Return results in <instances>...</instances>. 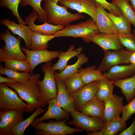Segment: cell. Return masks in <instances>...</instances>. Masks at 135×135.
<instances>
[{
	"label": "cell",
	"mask_w": 135,
	"mask_h": 135,
	"mask_svg": "<svg viewBox=\"0 0 135 135\" xmlns=\"http://www.w3.org/2000/svg\"><path fill=\"white\" fill-rule=\"evenodd\" d=\"M104 120L106 123L120 117L124 106L122 98L116 94L104 102Z\"/></svg>",
	"instance_id": "14"
},
{
	"label": "cell",
	"mask_w": 135,
	"mask_h": 135,
	"mask_svg": "<svg viewBox=\"0 0 135 135\" xmlns=\"http://www.w3.org/2000/svg\"><path fill=\"white\" fill-rule=\"evenodd\" d=\"M126 122L121 117L114 119L106 123L104 128L100 131L88 132V135H116L126 128Z\"/></svg>",
	"instance_id": "22"
},
{
	"label": "cell",
	"mask_w": 135,
	"mask_h": 135,
	"mask_svg": "<svg viewBox=\"0 0 135 135\" xmlns=\"http://www.w3.org/2000/svg\"><path fill=\"white\" fill-rule=\"evenodd\" d=\"M6 82L12 84H16V82L15 80L9 78H4L0 76V82Z\"/></svg>",
	"instance_id": "42"
},
{
	"label": "cell",
	"mask_w": 135,
	"mask_h": 135,
	"mask_svg": "<svg viewBox=\"0 0 135 135\" xmlns=\"http://www.w3.org/2000/svg\"><path fill=\"white\" fill-rule=\"evenodd\" d=\"M135 113V97L128 104L124 106L121 117L126 122Z\"/></svg>",
	"instance_id": "40"
},
{
	"label": "cell",
	"mask_w": 135,
	"mask_h": 135,
	"mask_svg": "<svg viewBox=\"0 0 135 135\" xmlns=\"http://www.w3.org/2000/svg\"><path fill=\"white\" fill-rule=\"evenodd\" d=\"M135 133V117L131 125L119 134L118 135H133Z\"/></svg>",
	"instance_id": "41"
},
{
	"label": "cell",
	"mask_w": 135,
	"mask_h": 135,
	"mask_svg": "<svg viewBox=\"0 0 135 135\" xmlns=\"http://www.w3.org/2000/svg\"><path fill=\"white\" fill-rule=\"evenodd\" d=\"M23 112L12 109L0 111V135H14V128L24 120Z\"/></svg>",
	"instance_id": "9"
},
{
	"label": "cell",
	"mask_w": 135,
	"mask_h": 135,
	"mask_svg": "<svg viewBox=\"0 0 135 135\" xmlns=\"http://www.w3.org/2000/svg\"><path fill=\"white\" fill-rule=\"evenodd\" d=\"M68 119L56 122L49 120L47 123L40 122L32 128L35 130L34 133L37 135H66L84 132L82 129L74 128L68 126L66 122Z\"/></svg>",
	"instance_id": "5"
},
{
	"label": "cell",
	"mask_w": 135,
	"mask_h": 135,
	"mask_svg": "<svg viewBox=\"0 0 135 135\" xmlns=\"http://www.w3.org/2000/svg\"><path fill=\"white\" fill-rule=\"evenodd\" d=\"M96 18L95 22L99 32L104 34H118L116 28L105 9L96 2Z\"/></svg>",
	"instance_id": "18"
},
{
	"label": "cell",
	"mask_w": 135,
	"mask_h": 135,
	"mask_svg": "<svg viewBox=\"0 0 135 135\" xmlns=\"http://www.w3.org/2000/svg\"><path fill=\"white\" fill-rule=\"evenodd\" d=\"M22 0H0V6L8 8L12 12L13 15L15 16L19 24L26 25L20 16L18 12V8L19 4Z\"/></svg>",
	"instance_id": "37"
},
{
	"label": "cell",
	"mask_w": 135,
	"mask_h": 135,
	"mask_svg": "<svg viewBox=\"0 0 135 135\" xmlns=\"http://www.w3.org/2000/svg\"><path fill=\"white\" fill-rule=\"evenodd\" d=\"M60 4L77 11L79 13H84L90 16L95 22L96 2L93 0H59Z\"/></svg>",
	"instance_id": "13"
},
{
	"label": "cell",
	"mask_w": 135,
	"mask_h": 135,
	"mask_svg": "<svg viewBox=\"0 0 135 135\" xmlns=\"http://www.w3.org/2000/svg\"><path fill=\"white\" fill-rule=\"evenodd\" d=\"M55 37L54 35L42 34L36 31H32L29 49L35 50H46L48 47V42Z\"/></svg>",
	"instance_id": "28"
},
{
	"label": "cell",
	"mask_w": 135,
	"mask_h": 135,
	"mask_svg": "<svg viewBox=\"0 0 135 135\" xmlns=\"http://www.w3.org/2000/svg\"><path fill=\"white\" fill-rule=\"evenodd\" d=\"M0 74L5 75L8 78L13 80L22 84H24L31 76L28 72H20L14 71L6 66L3 68L2 65L0 66Z\"/></svg>",
	"instance_id": "32"
},
{
	"label": "cell",
	"mask_w": 135,
	"mask_h": 135,
	"mask_svg": "<svg viewBox=\"0 0 135 135\" xmlns=\"http://www.w3.org/2000/svg\"><path fill=\"white\" fill-rule=\"evenodd\" d=\"M107 14L116 28L118 34H132L131 30V23L123 15L116 16L108 12Z\"/></svg>",
	"instance_id": "30"
},
{
	"label": "cell",
	"mask_w": 135,
	"mask_h": 135,
	"mask_svg": "<svg viewBox=\"0 0 135 135\" xmlns=\"http://www.w3.org/2000/svg\"><path fill=\"white\" fill-rule=\"evenodd\" d=\"M104 102L93 99L85 104L82 107L80 111L85 115L92 117H98L104 120Z\"/></svg>",
	"instance_id": "24"
},
{
	"label": "cell",
	"mask_w": 135,
	"mask_h": 135,
	"mask_svg": "<svg viewBox=\"0 0 135 135\" xmlns=\"http://www.w3.org/2000/svg\"><path fill=\"white\" fill-rule=\"evenodd\" d=\"M133 32L134 33V34L135 36V30H132Z\"/></svg>",
	"instance_id": "46"
},
{
	"label": "cell",
	"mask_w": 135,
	"mask_h": 135,
	"mask_svg": "<svg viewBox=\"0 0 135 135\" xmlns=\"http://www.w3.org/2000/svg\"><path fill=\"white\" fill-rule=\"evenodd\" d=\"M70 114L72 119L68 121L67 124L73 125L76 128L82 129L88 132L100 131L105 124L100 118L90 116L76 110L71 112Z\"/></svg>",
	"instance_id": "7"
},
{
	"label": "cell",
	"mask_w": 135,
	"mask_h": 135,
	"mask_svg": "<svg viewBox=\"0 0 135 135\" xmlns=\"http://www.w3.org/2000/svg\"><path fill=\"white\" fill-rule=\"evenodd\" d=\"M98 81L85 84L83 87L69 94L74 102L76 110L80 111L85 104L94 99L97 89Z\"/></svg>",
	"instance_id": "12"
},
{
	"label": "cell",
	"mask_w": 135,
	"mask_h": 135,
	"mask_svg": "<svg viewBox=\"0 0 135 135\" xmlns=\"http://www.w3.org/2000/svg\"><path fill=\"white\" fill-rule=\"evenodd\" d=\"M90 40L100 46L104 52L122 48L118 40V34H106L99 32L91 37Z\"/></svg>",
	"instance_id": "17"
},
{
	"label": "cell",
	"mask_w": 135,
	"mask_h": 135,
	"mask_svg": "<svg viewBox=\"0 0 135 135\" xmlns=\"http://www.w3.org/2000/svg\"><path fill=\"white\" fill-rule=\"evenodd\" d=\"M21 49L26 54V61L31 68L30 74L33 75L34 68L38 64L42 62H47L58 57L60 52L58 51H51L47 50H29L24 46Z\"/></svg>",
	"instance_id": "11"
},
{
	"label": "cell",
	"mask_w": 135,
	"mask_h": 135,
	"mask_svg": "<svg viewBox=\"0 0 135 135\" xmlns=\"http://www.w3.org/2000/svg\"><path fill=\"white\" fill-rule=\"evenodd\" d=\"M130 6L135 12V0H129Z\"/></svg>",
	"instance_id": "44"
},
{
	"label": "cell",
	"mask_w": 135,
	"mask_h": 135,
	"mask_svg": "<svg viewBox=\"0 0 135 135\" xmlns=\"http://www.w3.org/2000/svg\"><path fill=\"white\" fill-rule=\"evenodd\" d=\"M121 44L127 50L132 52H135V36L134 34H118Z\"/></svg>",
	"instance_id": "38"
},
{
	"label": "cell",
	"mask_w": 135,
	"mask_h": 135,
	"mask_svg": "<svg viewBox=\"0 0 135 135\" xmlns=\"http://www.w3.org/2000/svg\"><path fill=\"white\" fill-rule=\"evenodd\" d=\"M78 60L74 64L66 66L65 68L59 73H54L55 80H64L67 78L78 72L81 66L88 62L89 59L84 54H80L78 56Z\"/></svg>",
	"instance_id": "26"
},
{
	"label": "cell",
	"mask_w": 135,
	"mask_h": 135,
	"mask_svg": "<svg viewBox=\"0 0 135 135\" xmlns=\"http://www.w3.org/2000/svg\"><path fill=\"white\" fill-rule=\"evenodd\" d=\"M9 30L8 28L5 32L0 34V38L4 41L5 46L0 49V58L26 61V56L22 52L20 46L22 38L14 36Z\"/></svg>",
	"instance_id": "6"
},
{
	"label": "cell",
	"mask_w": 135,
	"mask_h": 135,
	"mask_svg": "<svg viewBox=\"0 0 135 135\" xmlns=\"http://www.w3.org/2000/svg\"><path fill=\"white\" fill-rule=\"evenodd\" d=\"M42 0H22L20 5L25 7L27 5L31 6L39 16L38 20L42 22H47V14L41 6Z\"/></svg>",
	"instance_id": "36"
},
{
	"label": "cell",
	"mask_w": 135,
	"mask_h": 135,
	"mask_svg": "<svg viewBox=\"0 0 135 135\" xmlns=\"http://www.w3.org/2000/svg\"><path fill=\"white\" fill-rule=\"evenodd\" d=\"M48 109L45 114L39 118H35L31 124L32 127L36 123L45 120L54 119L57 121L69 119L70 114L62 109L58 105L56 98H52L48 101Z\"/></svg>",
	"instance_id": "15"
},
{
	"label": "cell",
	"mask_w": 135,
	"mask_h": 135,
	"mask_svg": "<svg viewBox=\"0 0 135 135\" xmlns=\"http://www.w3.org/2000/svg\"><path fill=\"white\" fill-rule=\"evenodd\" d=\"M98 3L105 9L108 10L110 13L116 16L123 15L120 9L116 5L108 2L106 0H93Z\"/></svg>",
	"instance_id": "39"
},
{
	"label": "cell",
	"mask_w": 135,
	"mask_h": 135,
	"mask_svg": "<svg viewBox=\"0 0 135 135\" xmlns=\"http://www.w3.org/2000/svg\"><path fill=\"white\" fill-rule=\"evenodd\" d=\"M129 61L130 63L135 64V52H132L131 54Z\"/></svg>",
	"instance_id": "43"
},
{
	"label": "cell",
	"mask_w": 135,
	"mask_h": 135,
	"mask_svg": "<svg viewBox=\"0 0 135 135\" xmlns=\"http://www.w3.org/2000/svg\"><path fill=\"white\" fill-rule=\"evenodd\" d=\"M44 1H45L46 0H44ZM54 2H55L56 3H57L59 1V0H52Z\"/></svg>",
	"instance_id": "45"
},
{
	"label": "cell",
	"mask_w": 135,
	"mask_h": 135,
	"mask_svg": "<svg viewBox=\"0 0 135 135\" xmlns=\"http://www.w3.org/2000/svg\"><path fill=\"white\" fill-rule=\"evenodd\" d=\"M57 88L56 99L60 106L69 113L76 110L74 102L68 93L64 81L55 80Z\"/></svg>",
	"instance_id": "19"
},
{
	"label": "cell",
	"mask_w": 135,
	"mask_h": 135,
	"mask_svg": "<svg viewBox=\"0 0 135 135\" xmlns=\"http://www.w3.org/2000/svg\"><path fill=\"white\" fill-rule=\"evenodd\" d=\"M132 52L122 49L104 52V56L97 70L105 71L113 66L130 64L129 59Z\"/></svg>",
	"instance_id": "10"
},
{
	"label": "cell",
	"mask_w": 135,
	"mask_h": 135,
	"mask_svg": "<svg viewBox=\"0 0 135 135\" xmlns=\"http://www.w3.org/2000/svg\"><path fill=\"white\" fill-rule=\"evenodd\" d=\"M42 108L41 106L36 108L31 115L18 125L13 130L14 135H23L26 129L32 123L35 118L46 111L47 108L44 109Z\"/></svg>",
	"instance_id": "33"
},
{
	"label": "cell",
	"mask_w": 135,
	"mask_h": 135,
	"mask_svg": "<svg viewBox=\"0 0 135 135\" xmlns=\"http://www.w3.org/2000/svg\"><path fill=\"white\" fill-rule=\"evenodd\" d=\"M99 32L97 26L92 19L76 24L69 25L58 31L54 35L56 37L71 36L82 38L86 42H90V38Z\"/></svg>",
	"instance_id": "4"
},
{
	"label": "cell",
	"mask_w": 135,
	"mask_h": 135,
	"mask_svg": "<svg viewBox=\"0 0 135 135\" xmlns=\"http://www.w3.org/2000/svg\"><path fill=\"white\" fill-rule=\"evenodd\" d=\"M40 75L34 74L24 84L16 82V84L6 83L7 86L13 88L18 94L22 100L25 101L28 106L25 109L26 112H33L36 108L41 106L39 101L40 91L37 84Z\"/></svg>",
	"instance_id": "1"
},
{
	"label": "cell",
	"mask_w": 135,
	"mask_h": 135,
	"mask_svg": "<svg viewBox=\"0 0 135 135\" xmlns=\"http://www.w3.org/2000/svg\"><path fill=\"white\" fill-rule=\"evenodd\" d=\"M129 1V0H113L112 3L120 9L123 15L135 26V12Z\"/></svg>",
	"instance_id": "34"
},
{
	"label": "cell",
	"mask_w": 135,
	"mask_h": 135,
	"mask_svg": "<svg viewBox=\"0 0 135 135\" xmlns=\"http://www.w3.org/2000/svg\"><path fill=\"white\" fill-rule=\"evenodd\" d=\"M0 24L6 26L14 34H17L23 39L26 48H30L32 30L28 26L18 24L14 21L6 19L2 20Z\"/></svg>",
	"instance_id": "21"
},
{
	"label": "cell",
	"mask_w": 135,
	"mask_h": 135,
	"mask_svg": "<svg viewBox=\"0 0 135 135\" xmlns=\"http://www.w3.org/2000/svg\"><path fill=\"white\" fill-rule=\"evenodd\" d=\"M96 66H92L85 68H80L78 72L85 84L95 81H98L105 77L104 74L95 69Z\"/></svg>",
	"instance_id": "29"
},
{
	"label": "cell",
	"mask_w": 135,
	"mask_h": 135,
	"mask_svg": "<svg viewBox=\"0 0 135 135\" xmlns=\"http://www.w3.org/2000/svg\"><path fill=\"white\" fill-rule=\"evenodd\" d=\"M97 90L94 99L104 102L113 95L114 86L113 81L104 77L98 81Z\"/></svg>",
	"instance_id": "27"
},
{
	"label": "cell",
	"mask_w": 135,
	"mask_h": 135,
	"mask_svg": "<svg viewBox=\"0 0 135 135\" xmlns=\"http://www.w3.org/2000/svg\"><path fill=\"white\" fill-rule=\"evenodd\" d=\"M16 92L9 88L4 82L0 84V108L3 110L15 109L23 112L28 105L23 102Z\"/></svg>",
	"instance_id": "8"
},
{
	"label": "cell",
	"mask_w": 135,
	"mask_h": 135,
	"mask_svg": "<svg viewBox=\"0 0 135 135\" xmlns=\"http://www.w3.org/2000/svg\"><path fill=\"white\" fill-rule=\"evenodd\" d=\"M0 61L4 62L5 66L13 70L18 72H30L31 68L26 61L0 58Z\"/></svg>",
	"instance_id": "31"
},
{
	"label": "cell",
	"mask_w": 135,
	"mask_h": 135,
	"mask_svg": "<svg viewBox=\"0 0 135 135\" xmlns=\"http://www.w3.org/2000/svg\"><path fill=\"white\" fill-rule=\"evenodd\" d=\"M44 10L47 14V22L55 25L65 26L77 20L85 18L80 13L72 14L64 6L58 5L52 0H46Z\"/></svg>",
	"instance_id": "2"
},
{
	"label": "cell",
	"mask_w": 135,
	"mask_h": 135,
	"mask_svg": "<svg viewBox=\"0 0 135 135\" xmlns=\"http://www.w3.org/2000/svg\"><path fill=\"white\" fill-rule=\"evenodd\" d=\"M52 65L49 61L42 65V70L44 73L43 80L37 83L40 91L39 101L42 107L48 104V101L52 98H56L57 88L54 76V70L51 68Z\"/></svg>",
	"instance_id": "3"
},
{
	"label": "cell",
	"mask_w": 135,
	"mask_h": 135,
	"mask_svg": "<svg viewBox=\"0 0 135 135\" xmlns=\"http://www.w3.org/2000/svg\"><path fill=\"white\" fill-rule=\"evenodd\" d=\"M63 81L69 94L85 85L78 72L74 73Z\"/></svg>",
	"instance_id": "35"
},
{
	"label": "cell",
	"mask_w": 135,
	"mask_h": 135,
	"mask_svg": "<svg viewBox=\"0 0 135 135\" xmlns=\"http://www.w3.org/2000/svg\"><path fill=\"white\" fill-rule=\"evenodd\" d=\"M114 86L121 90L126 101L129 102L135 96V74L130 78L119 79L112 81Z\"/></svg>",
	"instance_id": "23"
},
{
	"label": "cell",
	"mask_w": 135,
	"mask_h": 135,
	"mask_svg": "<svg viewBox=\"0 0 135 135\" xmlns=\"http://www.w3.org/2000/svg\"><path fill=\"white\" fill-rule=\"evenodd\" d=\"M74 45L71 46L67 51L60 52L58 57L59 59L58 62L51 67L52 69L55 71L59 70L60 72H62L66 66L68 61L71 58L78 56L81 53L83 48L80 46L74 50Z\"/></svg>",
	"instance_id": "25"
},
{
	"label": "cell",
	"mask_w": 135,
	"mask_h": 135,
	"mask_svg": "<svg viewBox=\"0 0 135 135\" xmlns=\"http://www.w3.org/2000/svg\"><path fill=\"white\" fill-rule=\"evenodd\" d=\"M39 18L37 13L34 10L30 14L25 18L26 24L28 25L32 31H36L44 34L52 35L58 31L63 29L65 26L55 25L47 22L40 25H36L34 23L35 20Z\"/></svg>",
	"instance_id": "16"
},
{
	"label": "cell",
	"mask_w": 135,
	"mask_h": 135,
	"mask_svg": "<svg viewBox=\"0 0 135 135\" xmlns=\"http://www.w3.org/2000/svg\"><path fill=\"white\" fill-rule=\"evenodd\" d=\"M104 73L106 77L112 81L132 76L135 74V64L118 65L111 67Z\"/></svg>",
	"instance_id": "20"
}]
</instances>
